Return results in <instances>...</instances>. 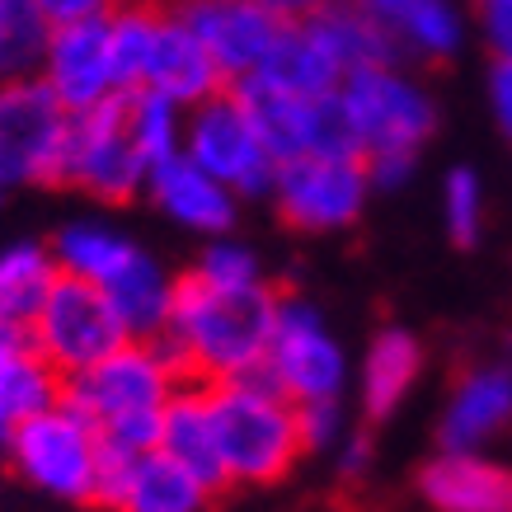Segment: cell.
I'll use <instances>...</instances> for the list:
<instances>
[{"mask_svg": "<svg viewBox=\"0 0 512 512\" xmlns=\"http://www.w3.org/2000/svg\"><path fill=\"white\" fill-rule=\"evenodd\" d=\"M282 296L268 282L254 287H212L202 278H179L174 311L160 343L170 367L188 381H235L264 367L268 334Z\"/></svg>", "mask_w": 512, "mask_h": 512, "instance_id": "1", "label": "cell"}, {"mask_svg": "<svg viewBox=\"0 0 512 512\" xmlns=\"http://www.w3.org/2000/svg\"><path fill=\"white\" fill-rule=\"evenodd\" d=\"M184 376L170 367L160 343L127 339L94 367L66 376L62 400L76 404L104 437V451H146L160 437V414Z\"/></svg>", "mask_w": 512, "mask_h": 512, "instance_id": "2", "label": "cell"}, {"mask_svg": "<svg viewBox=\"0 0 512 512\" xmlns=\"http://www.w3.org/2000/svg\"><path fill=\"white\" fill-rule=\"evenodd\" d=\"M226 484H278L306 456L296 404L259 372L207 381Z\"/></svg>", "mask_w": 512, "mask_h": 512, "instance_id": "3", "label": "cell"}, {"mask_svg": "<svg viewBox=\"0 0 512 512\" xmlns=\"http://www.w3.org/2000/svg\"><path fill=\"white\" fill-rule=\"evenodd\" d=\"M5 447H10V461L24 484L52 498H66V503H99L109 451L76 404L57 400L38 409L33 419H24L5 437Z\"/></svg>", "mask_w": 512, "mask_h": 512, "instance_id": "4", "label": "cell"}, {"mask_svg": "<svg viewBox=\"0 0 512 512\" xmlns=\"http://www.w3.org/2000/svg\"><path fill=\"white\" fill-rule=\"evenodd\" d=\"M343 118L353 127L357 156H381V151H409L419 156L423 141L437 132V104L419 80L404 71V62L362 66L339 85Z\"/></svg>", "mask_w": 512, "mask_h": 512, "instance_id": "5", "label": "cell"}, {"mask_svg": "<svg viewBox=\"0 0 512 512\" xmlns=\"http://www.w3.org/2000/svg\"><path fill=\"white\" fill-rule=\"evenodd\" d=\"M184 156L221 179L235 198H268L278 160L235 85L184 109Z\"/></svg>", "mask_w": 512, "mask_h": 512, "instance_id": "6", "label": "cell"}, {"mask_svg": "<svg viewBox=\"0 0 512 512\" xmlns=\"http://www.w3.org/2000/svg\"><path fill=\"white\" fill-rule=\"evenodd\" d=\"M146 179H151V160L137 146L127 118V90L85 113H71L62 184L90 193L94 202H132L137 193H146Z\"/></svg>", "mask_w": 512, "mask_h": 512, "instance_id": "7", "label": "cell"}, {"mask_svg": "<svg viewBox=\"0 0 512 512\" xmlns=\"http://www.w3.org/2000/svg\"><path fill=\"white\" fill-rule=\"evenodd\" d=\"M259 376L273 381L292 404L343 400L348 353H343V343L334 339V329L325 325V315L315 311L311 301L282 296Z\"/></svg>", "mask_w": 512, "mask_h": 512, "instance_id": "8", "label": "cell"}, {"mask_svg": "<svg viewBox=\"0 0 512 512\" xmlns=\"http://www.w3.org/2000/svg\"><path fill=\"white\" fill-rule=\"evenodd\" d=\"M71 113L38 76L0 85V188L62 184Z\"/></svg>", "mask_w": 512, "mask_h": 512, "instance_id": "9", "label": "cell"}, {"mask_svg": "<svg viewBox=\"0 0 512 512\" xmlns=\"http://www.w3.org/2000/svg\"><path fill=\"white\" fill-rule=\"evenodd\" d=\"M372 179L362 156H296L282 160L268 198L292 231L334 235L348 231L367 207Z\"/></svg>", "mask_w": 512, "mask_h": 512, "instance_id": "10", "label": "cell"}, {"mask_svg": "<svg viewBox=\"0 0 512 512\" xmlns=\"http://www.w3.org/2000/svg\"><path fill=\"white\" fill-rule=\"evenodd\" d=\"M29 329L38 353L52 362V372L62 381L94 367L99 357H109L118 343H127V329L118 320V311L109 306V296L99 292L94 282L71 278V273L52 282V292L33 311Z\"/></svg>", "mask_w": 512, "mask_h": 512, "instance_id": "11", "label": "cell"}, {"mask_svg": "<svg viewBox=\"0 0 512 512\" xmlns=\"http://www.w3.org/2000/svg\"><path fill=\"white\" fill-rule=\"evenodd\" d=\"M170 5L198 33V43L207 47L226 85L254 76L282 33V19L268 15L259 0H170Z\"/></svg>", "mask_w": 512, "mask_h": 512, "instance_id": "12", "label": "cell"}, {"mask_svg": "<svg viewBox=\"0 0 512 512\" xmlns=\"http://www.w3.org/2000/svg\"><path fill=\"white\" fill-rule=\"evenodd\" d=\"M47 90L62 99L66 113H85L104 104L113 94H123L118 62H113V29L109 19H80V24H57L47 38L43 71Z\"/></svg>", "mask_w": 512, "mask_h": 512, "instance_id": "13", "label": "cell"}, {"mask_svg": "<svg viewBox=\"0 0 512 512\" xmlns=\"http://www.w3.org/2000/svg\"><path fill=\"white\" fill-rule=\"evenodd\" d=\"M212 489L184 470L160 447L146 451H109L99 503L113 512H202Z\"/></svg>", "mask_w": 512, "mask_h": 512, "instance_id": "14", "label": "cell"}, {"mask_svg": "<svg viewBox=\"0 0 512 512\" xmlns=\"http://www.w3.org/2000/svg\"><path fill=\"white\" fill-rule=\"evenodd\" d=\"M137 90L165 94L179 109H193L202 99H212L217 90H226V76L217 71V62L207 57V47L198 43V33L179 19V10H174L170 0L160 5V19H156V33H151V52H146Z\"/></svg>", "mask_w": 512, "mask_h": 512, "instance_id": "15", "label": "cell"}, {"mask_svg": "<svg viewBox=\"0 0 512 512\" xmlns=\"http://www.w3.org/2000/svg\"><path fill=\"white\" fill-rule=\"evenodd\" d=\"M508 423H512V367L508 362H480L451 386L437 437H442V451H484Z\"/></svg>", "mask_w": 512, "mask_h": 512, "instance_id": "16", "label": "cell"}, {"mask_svg": "<svg viewBox=\"0 0 512 512\" xmlns=\"http://www.w3.org/2000/svg\"><path fill=\"white\" fill-rule=\"evenodd\" d=\"M146 193H151V202L174 226L198 231L207 240L212 235H231L235 212H240V198H235L231 188L221 184V179H212L202 165H193L184 151L160 160L156 170H151V179H146Z\"/></svg>", "mask_w": 512, "mask_h": 512, "instance_id": "17", "label": "cell"}, {"mask_svg": "<svg viewBox=\"0 0 512 512\" xmlns=\"http://www.w3.org/2000/svg\"><path fill=\"white\" fill-rule=\"evenodd\" d=\"M62 400V376L38 353L29 320L0 311V437H10L38 409Z\"/></svg>", "mask_w": 512, "mask_h": 512, "instance_id": "18", "label": "cell"}, {"mask_svg": "<svg viewBox=\"0 0 512 512\" xmlns=\"http://www.w3.org/2000/svg\"><path fill=\"white\" fill-rule=\"evenodd\" d=\"M433 512H512V470L484 451H437L419 475Z\"/></svg>", "mask_w": 512, "mask_h": 512, "instance_id": "19", "label": "cell"}, {"mask_svg": "<svg viewBox=\"0 0 512 512\" xmlns=\"http://www.w3.org/2000/svg\"><path fill=\"white\" fill-rule=\"evenodd\" d=\"M156 447L174 456L184 470H193L212 494L231 489L226 484V466H221V442H217V419H212V395L207 381H179L160 414V437Z\"/></svg>", "mask_w": 512, "mask_h": 512, "instance_id": "20", "label": "cell"}, {"mask_svg": "<svg viewBox=\"0 0 512 512\" xmlns=\"http://www.w3.org/2000/svg\"><path fill=\"white\" fill-rule=\"evenodd\" d=\"M249 80H259L268 90L296 94V99H325V94H339L343 66L311 19H296V24H282L268 62Z\"/></svg>", "mask_w": 512, "mask_h": 512, "instance_id": "21", "label": "cell"}, {"mask_svg": "<svg viewBox=\"0 0 512 512\" xmlns=\"http://www.w3.org/2000/svg\"><path fill=\"white\" fill-rule=\"evenodd\" d=\"M423 372V343L409 334V329L390 325L381 329L367 353H362V367H357V400H362V414L367 419H390L404 404V395L419 386Z\"/></svg>", "mask_w": 512, "mask_h": 512, "instance_id": "22", "label": "cell"}, {"mask_svg": "<svg viewBox=\"0 0 512 512\" xmlns=\"http://www.w3.org/2000/svg\"><path fill=\"white\" fill-rule=\"evenodd\" d=\"M174 287H179V278H170V273L160 268V259H151L146 249H137V259H132L109 287H99V292L109 296V306L118 311L127 339L151 343L170 325Z\"/></svg>", "mask_w": 512, "mask_h": 512, "instance_id": "23", "label": "cell"}, {"mask_svg": "<svg viewBox=\"0 0 512 512\" xmlns=\"http://www.w3.org/2000/svg\"><path fill=\"white\" fill-rule=\"evenodd\" d=\"M320 29V38L329 43V52L339 57L343 76H353L362 66H386V62H404L400 47H395V33L381 15H372L367 5H339L329 0L315 15H306Z\"/></svg>", "mask_w": 512, "mask_h": 512, "instance_id": "24", "label": "cell"}, {"mask_svg": "<svg viewBox=\"0 0 512 512\" xmlns=\"http://www.w3.org/2000/svg\"><path fill=\"white\" fill-rule=\"evenodd\" d=\"M137 249H141L137 240L123 235L118 226H109V221H71V226H62L57 240H52V259H57V268L71 273V278L109 287V282L137 259Z\"/></svg>", "mask_w": 512, "mask_h": 512, "instance_id": "25", "label": "cell"}, {"mask_svg": "<svg viewBox=\"0 0 512 512\" xmlns=\"http://www.w3.org/2000/svg\"><path fill=\"white\" fill-rule=\"evenodd\" d=\"M386 24L404 62H447L466 43V10L456 0H404Z\"/></svg>", "mask_w": 512, "mask_h": 512, "instance_id": "26", "label": "cell"}, {"mask_svg": "<svg viewBox=\"0 0 512 512\" xmlns=\"http://www.w3.org/2000/svg\"><path fill=\"white\" fill-rule=\"evenodd\" d=\"M57 278H62V268L52 259V245L19 240V245L0 249V311L33 320V311L43 306V296L52 292Z\"/></svg>", "mask_w": 512, "mask_h": 512, "instance_id": "27", "label": "cell"}, {"mask_svg": "<svg viewBox=\"0 0 512 512\" xmlns=\"http://www.w3.org/2000/svg\"><path fill=\"white\" fill-rule=\"evenodd\" d=\"M47 38L52 24L38 10V0H0V85L38 76Z\"/></svg>", "mask_w": 512, "mask_h": 512, "instance_id": "28", "label": "cell"}, {"mask_svg": "<svg viewBox=\"0 0 512 512\" xmlns=\"http://www.w3.org/2000/svg\"><path fill=\"white\" fill-rule=\"evenodd\" d=\"M127 118H132V132H137V146L146 151L151 170L160 160H170L184 151V109L165 99V94L151 90H127Z\"/></svg>", "mask_w": 512, "mask_h": 512, "instance_id": "29", "label": "cell"}, {"mask_svg": "<svg viewBox=\"0 0 512 512\" xmlns=\"http://www.w3.org/2000/svg\"><path fill=\"white\" fill-rule=\"evenodd\" d=\"M442 226L456 245H475L484 231V184L475 170H451L442 184Z\"/></svg>", "mask_w": 512, "mask_h": 512, "instance_id": "30", "label": "cell"}, {"mask_svg": "<svg viewBox=\"0 0 512 512\" xmlns=\"http://www.w3.org/2000/svg\"><path fill=\"white\" fill-rule=\"evenodd\" d=\"M193 278L212 282V287H254V282H264V264L249 245L231 240V235H212V245L193 264Z\"/></svg>", "mask_w": 512, "mask_h": 512, "instance_id": "31", "label": "cell"}, {"mask_svg": "<svg viewBox=\"0 0 512 512\" xmlns=\"http://www.w3.org/2000/svg\"><path fill=\"white\" fill-rule=\"evenodd\" d=\"M296 423H301V447H306V451H339V442L348 437V414H343V400L296 404Z\"/></svg>", "mask_w": 512, "mask_h": 512, "instance_id": "32", "label": "cell"}, {"mask_svg": "<svg viewBox=\"0 0 512 512\" xmlns=\"http://www.w3.org/2000/svg\"><path fill=\"white\" fill-rule=\"evenodd\" d=\"M475 5V29L494 57H512V0H470Z\"/></svg>", "mask_w": 512, "mask_h": 512, "instance_id": "33", "label": "cell"}, {"mask_svg": "<svg viewBox=\"0 0 512 512\" xmlns=\"http://www.w3.org/2000/svg\"><path fill=\"white\" fill-rule=\"evenodd\" d=\"M362 165H367V179H372V188H381V193H395V188H404L409 179H414V170H419V156H409V151H381V156H367Z\"/></svg>", "mask_w": 512, "mask_h": 512, "instance_id": "34", "label": "cell"}, {"mask_svg": "<svg viewBox=\"0 0 512 512\" xmlns=\"http://www.w3.org/2000/svg\"><path fill=\"white\" fill-rule=\"evenodd\" d=\"M123 0H38V10L47 15V24H80V19H109Z\"/></svg>", "mask_w": 512, "mask_h": 512, "instance_id": "35", "label": "cell"}, {"mask_svg": "<svg viewBox=\"0 0 512 512\" xmlns=\"http://www.w3.org/2000/svg\"><path fill=\"white\" fill-rule=\"evenodd\" d=\"M489 109H494V123L503 127V137L512 141V57H494V71H489Z\"/></svg>", "mask_w": 512, "mask_h": 512, "instance_id": "36", "label": "cell"}, {"mask_svg": "<svg viewBox=\"0 0 512 512\" xmlns=\"http://www.w3.org/2000/svg\"><path fill=\"white\" fill-rule=\"evenodd\" d=\"M339 466H343V475H362V470L372 466V437H357V433H348L339 442Z\"/></svg>", "mask_w": 512, "mask_h": 512, "instance_id": "37", "label": "cell"}, {"mask_svg": "<svg viewBox=\"0 0 512 512\" xmlns=\"http://www.w3.org/2000/svg\"><path fill=\"white\" fill-rule=\"evenodd\" d=\"M268 15H278L282 24H296V19H306V15H315L320 5H329V0H259Z\"/></svg>", "mask_w": 512, "mask_h": 512, "instance_id": "38", "label": "cell"}, {"mask_svg": "<svg viewBox=\"0 0 512 512\" xmlns=\"http://www.w3.org/2000/svg\"><path fill=\"white\" fill-rule=\"evenodd\" d=\"M400 5H404V0H372V5H367V10H372V15H381V19H386V15H395V10H400Z\"/></svg>", "mask_w": 512, "mask_h": 512, "instance_id": "39", "label": "cell"}, {"mask_svg": "<svg viewBox=\"0 0 512 512\" xmlns=\"http://www.w3.org/2000/svg\"><path fill=\"white\" fill-rule=\"evenodd\" d=\"M339 5H372V0H339Z\"/></svg>", "mask_w": 512, "mask_h": 512, "instance_id": "40", "label": "cell"}]
</instances>
